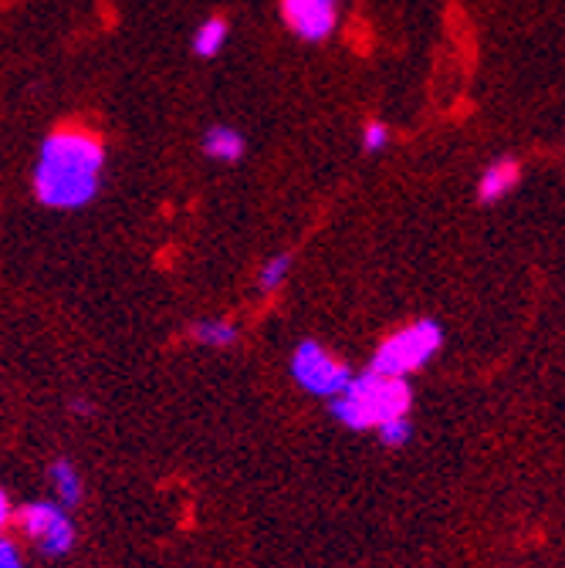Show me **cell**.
I'll use <instances>...</instances> for the list:
<instances>
[{
  "instance_id": "obj_1",
  "label": "cell",
  "mask_w": 565,
  "mask_h": 568,
  "mask_svg": "<svg viewBox=\"0 0 565 568\" xmlns=\"http://www.w3.org/2000/svg\"><path fill=\"white\" fill-rule=\"evenodd\" d=\"M109 150L105 139L85 125H58L51 129L34 156L31 193L48 210H82L95 203L105 180Z\"/></svg>"
},
{
  "instance_id": "obj_2",
  "label": "cell",
  "mask_w": 565,
  "mask_h": 568,
  "mask_svg": "<svg viewBox=\"0 0 565 568\" xmlns=\"http://www.w3.org/2000/svg\"><path fill=\"white\" fill-rule=\"evenodd\" d=\"M413 406V389L406 379H390V376H376V373H360L352 376V383L332 399V416L345 426V430H376L386 419L396 416H410Z\"/></svg>"
},
{
  "instance_id": "obj_3",
  "label": "cell",
  "mask_w": 565,
  "mask_h": 568,
  "mask_svg": "<svg viewBox=\"0 0 565 568\" xmlns=\"http://www.w3.org/2000/svg\"><path fill=\"white\" fill-rule=\"evenodd\" d=\"M441 348H444V325L434 318H420L380 342L373 363H370V373L390 376V379H406L427 366Z\"/></svg>"
},
{
  "instance_id": "obj_4",
  "label": "cell",
  "mask_w": 565,
  "mask_h": 568,
  "mask_svg": "<svg viewBox=\"0 0 565 568\" xmlns=\"http://www.w3.org/2000/svg\"><path fill=\"white\" fill-rule=\"evenodd\" d=\"M14 525L18 531L24 535V541H31L44 558H61L75 548L79 541V531H75V521L68 515L61 505L54 501H31V505H21L14 511Z\"/></svg>"
},
{
  "instance_id": "obj_5",
  "label": "cell",
  "mask_w": 565,
  "mask_h": 568,
  "mask_svg": "<svg viewBox=\"0 0 565 568\" xmlns=\"http://www.w3.org/2000/svg\"><path fill=\"white\" fill-rule=\"evenodd\" d=\"M292 379L312 396L335 399L352 383V369L342 359H335L322 342L305 338L295 345V355H292Z\"/></svg>"
},
{
  "instance_id": "obj_6",
  "label": "cell",
  "mask_w": 565,
  "mask_h": 568,
  "mask_svg": "<svg viewBox=\"0 0 565 568\" xmlns=\"http://www.w3.org/2000/svg\"><path fill=\"white\" fill-rule=\"evenodd\" d=\"M278 14L281 24L305 44H322L339 31V4L332 0H281Z\"/></svg>"
},
{
  "instance_id": "obj_7",
  "label": "cell",
  "mask_w": 565,
  "mask_h": 568,
  "mask_svg": "<svg viewBox=\"0 0 565 568\" xmlns=\"http://www.w3.org/2000/svg\"><path fill=\"white\" fill-rule=\"evenodd\" d=\"M522 183V163L515 156H498L484 166V173L477 176V200L481 203H502L505 196H512Z\"/></svg>"
},
{
  "instance_id": "obj_8",
  "label": "cell",
  "mask_w": 565,
  "mask_h": 568,
  "mask_svg": "<svg viewBox=\"0 0 565 568\" xmlns=\"http://www.w3.org/2000/svg\"><path fill=\"white\" fill-rule=\"evenodd\" d=\"M200 153L210 160V163H224V166H234L248 156V139L241 129L234 125H206L203 129V139H200Z\"/></svg>"
},
{
  "instance_id": "obj_9",
  "label": "cell",
  "mask_w": 565,
  "mask_h": 568,
  "mask_svg": "<svg viewBox=\"0 0 565 568\" xmlns=\"http://www.w3.org/2000/svg\"><path fill=\"white\" fill-rule=\"evenodd\" d=\"M48 484L54 490V505H61L64 511H72L82 505V474L75 470V464L68 457H54L48 467Z\"/></svg>"
},
{
  "instance_id": "obj_10",
  "label": "cell",
  "mask_w": 565,
  "mask_h": 568,
  "mask_svg": "<svg viewBox=\"0 0 565 568\" xmlns=\"http://www.w3.org/2000/svg\"><path fill=\"white\" fill-rule=\"evenodd\" d=\"M231 41V21L224 14H214V18H206L196 24L193 38H190V51L200 58V61H210V58H218Z\"/></svg>"
},
{
  "instance_id": "obj_11",
  "label": "cell",
  "mask_w": 565,
  "mask_h": 568,
  "mask_svg": "<svg viewBox=\"0 0 565 568\" xmlns=\"http://www.w3.org/2000/svg\"><path fill=\"white\" fill-rule=\"evenodd\" d=\"M190 338L203 348H234L241 328L231 318H200L190 325Z\"/></svg>"
},
{
  "instance_id": "obj_12",
  "label": "cell",
  "mask_w": 565,
  "mask_h": 568,
  "mask_svg": "<svg viewBox=\"0 0 565 568\" xmlns=\"http://www.w3.org/2000/svg\"><path fill=\"white\" fill-rule=\"evenodd\" d=\"M292 254L289 251H281V254H271L264 264H261V271H258V292L261 295H278L281 288H285V281H289V274H292Z\"/></svg>"
},
{
  "instance_id": "obj_13",
  "label": "cell",
  "mask_w": 565,
  "mask_h": 568,
  "mask_svg": "<svg viewBox=\"0 0 565 568\" xmlns=\"http://www.w3.org/2000/svg\"><path fill=\"white\" fill-rule=\"evenodd\" d=\"M390 125L386 122H380V119H370L366 125H363V132H360V146H363V153L366 156H380L386 146H390Z\"/></svg>"
},
{
  "instance_id": "obj_14",
  "label": "cell",
  "mask_w": 565,
  "mask_h": 568,
  "mask_svg": "<svg viewBox=\"0 0 565 568\" xmlns=\"http://www.w3.org/2000/svg\"><path fill=\"white\" fill-rule=\"evenodd\" d=\"M376 434H380V444H383V447L396 450V447L410 444V437H413V423H410V416H396V419H386L383 426H376Z\"/></svg>"
},
{
  "instance_id": "obj_15",
  "label": "cell",
  "mask_w": 565,
  "mask_h": 568,
  "mask_svg": "<svg viewBox=\"0 0 565 568\" xmlns=\"http://www.w3.org/2000/svg\"><path fill=\"white\" fill-rule=\"evenodd\" d=\"M0 568H24V555L8 535H0Z\"/></svg>"
},
{
  "instance_id": "obj_16",
  "label": "cell",
  "mask_w": 565,
  "mask_h": 568,
  "mask_svg": "<svg viewBox=\"0 0 565 568\" xmlns=\"http://www.w3.org/2000/svg\"><path fill=\"white\" fill-rule=\"evenodd\" d=\"M14 521V505H11V497H8V490L0 487V535H4V528Z\"/></svg>"
},
{
  "instance_id": "obj_17",
  "label": "cell",
  "mask_w": 565,
  "mask_h": 568,
  "mask_svg": "<svg viewBox=\"0 0 565 568\" xmlns=\"http://www.w3.org/2000/svg\"><path fill=\"white\" fill-rule=\"evenodd\" d=\"M72 413H75V416H89V413H92V403L82 399V396H75V399H72Z\"/></svg>"
},
{
  "instance_id": "obj_18",
  "label": "cell",
  "mask_w": 565,
  "mask_h": 568,
  "mask_svg": "<svg viewBox=\"0 0 565 568\" xmlns=\"http://www.w3.org/2000/svg\"><path fill=\"white\" fill-rule=\"evenodd\" d=\"M332 4H339V0H332Z\"/></svg>"
}]
</instances>
